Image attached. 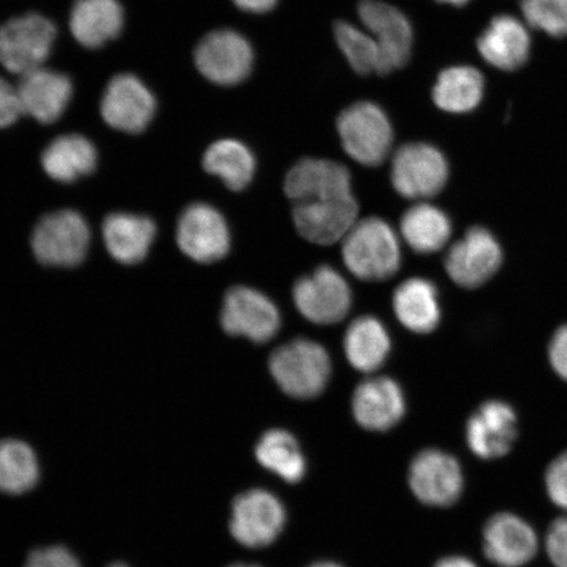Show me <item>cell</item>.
Masks as SVG:
<instances>
[{
	"label": "cell",
	"instance_id": "cell-1",
	"mask_svg": "<svg viewBox=\"0 0 567 567\" xmlns=\"http://www.w3.org/2000/svg\"><path fill=\"white\" fill-rule=\"evenodd\" d=\"M347 268L364 281H382L395 275L401 265L399 239L380 218L357 223L343 238Z\"/></svg>",
	"mask_w": 567,
	"mask_h": 567
},
{
	"label": "cell",
	"instance_id": "cell-2",
	"mask_svg": "<svg viewBox=\"0 0 567 567\" xmlns=\"http://www.w3.org/2000/svg\"><path fill=\"white\" fill-rule=\"evenodd\" d=\"M269 371L284 393L293 399L310 400L323 392L331 363L322 346L308 339H296L271 354Z\"/></svg>",
	"mask_w": 567,
	"mask_h": 567
},
{
	"label": "cell",
	"instance_id": "cell-3",
	"mask_svg": "<svg viewBox=\"0 0 567 567\" xmlns=\"http://www.w3.org/2000/svg\"><path fill=\"white\" fill-rule=\"evenodd\" d=\"M337 126L344 152L360 165L375 167L388 158L394 134L380 105L354 103L340 113Z\"/></svg>",
	"mask_w": 567,
	"mask_h": 567
},
{
	"label": "cell",
	"instance_id": "cell-4",
	"mask_svg": "<svg viewBox=\"0 0 567 567\" xmlns=\"http://www.w3.org/2000/svg\"><path fill=\"white\" fill-rule=\"evenodd\" d=\"M540 532L520 514L501 509L482 527V553L495 567H527L540 557Z\"/></svg>",
	"mask_w": 567,
	"mask_h": 567
},
{
	"label": "cell",
	"instance_id": "cell-5",
	"mask_svg": "<svg viewBox=\"0 0 567 567\" xmlns=\"http://www.w3.org/2000/svg\"><path fill=\"white\" fill-rule=\"evenodd\" d=\"M90 226L81 213L65 209L40 219L32 234V250L41 265L75 267L86 258Z\"/></svg>",
	"mask_w": 567,
	"mask_h": 567
},
{
	"label": "cell",
	"instance_id": "cell-6",
	"mask_svg": "<svg viewBox=\"0 0 567 567\" xmlns=\"http://www.w3.org/2000/svg\"><path fill=\"white\" fill-rule=\"evenodd\" d=\"M56 35L51 20L27 13L0 27V63L13 74L24 75L42 68Z\"/></svg>",
	"mask_w": 567,
	"mask_h": 567
},
{
	"label": "cell",
	"instance_id": "cell-7",
	"mask_svg": "<svg viewBox=\"0 0 567 567\" xmlns=\"http://www.w3.org/2000/svg\"><path fill=\"white\" fill-rule=\"evenodd\" d=\"M450 167L435 146L413 142L395 153L392 165L393 186L401 196L420 200L437 195L449 181Z\"/></svg>",
	"mask_w": 567,
	"mask_h": 567
},
{
	"label": "cell",
	"instance_id": "cell-8",
	"mask_svg": "<svg viewBox=\"0 0 567 567\" xmlns=\"http://www.w3.org/2000/svg\"><path fill=\"white\" fill-rule=\"evenodd\" d=\"M465 436L474 456L484 461L507 458L520 441L519 416L505 401H486L467 420Z\"/></svg>",
	"mask_w": 567,
	"mask_h": 567
},
{
	"label": "cell",
	"instance_id": "cell-9",
	"mask_svg": "<svg viewBox=\"0 0 567 567\" xmlns=\"http://www.w3.org/2000/svg\"><path fill=\"white\" fill-rule=\"evenodd\" d=\"M195 63L208 81L218 86H236L251 74L254 51L243 34L230 30L215 31L197 45Z\"/></svg>",
	"mask_w": 567,
	"mask_h": 567
},
{
	"label": "cell",
	"instance_id": "cell-10",
	"mask_svg": "<svg viewBox=\"0 0 567 567\" xmlns=\"http://www.w3.org/2000/svg\"><path fill=\"white\" fill-rule=\"evenodd\" d=\"M286 509L276 496L261 488L237 496L233 503L230 532L247 548H265L279 537Z\"/></svg>",
	"mask_w": 567,
	"mask_h": 567
},
{
	"label": "cell",
	"instance_id": "cell-11",
	"mask_svg": "<svg viewBox=\"0 0 567 567\" xmlns=\"http://www.w3.org/2000/svg\"><path fill=\"white\" fill-rule=\"evenodd\" d=\"M176 243L197 264H215L230 250V233L224 216L208 204L196 203L182 213Z\"/></svg>",
	"mask_w": 567,
	"mask_h": 567
},
{
	"label": "cell",
	"instance_id": "cell-12",
	"mask_svg": "<svg viewBox=\"0 0 567 567\" xmlns=\"http://www.w3.org/2000/svg\"><path fill=\"white\" fill-rule=\"evenodd\" d=\"M293 300L310 322L332 324L349 313L351 289L334 268L321 266L295 284Z\"/></svg>",
	"mask_w": 567,
	"mask_h": 567
},
{
	"label": "cell",
	"instance_id": "cell-13",
	"mask_svg": "<svg viewBox=\"0 0 567 567\" xmlns=\"http://www.w3.org/2000/svg\"><path fill=\"white\" fill-rule=\"evenodd\" d=\"M358 12L380 47L382 75L405 66L414 44L413 27L405 13L381 0H361Z\"/></svg>",
	"mask_w": 567,
	"mask_h": 567
},
{
	"label": "cell",
	"instance_id": "cell-14",
	"mask_svg": "<svg viewBox=\"0 0 567 567\" xmlns=\"http://www.w3.org/2000/svg\"><path fill=\"white\" fill-rule=\"evenodd\" d=\"M221 324L229 336L265 343L279 331L280 313L266 295L252 288L234 287L224 299Z\"/></svg>",
	"mask_w": 567,
	"mask_h": 567
},
{
	"label": "cell",
	"instance_id": "cell-15",
	"mask_svg": "<svg viewBox=\"0 0 567 567\" xmlns=\"http://www.w3.org/2000/svg\"><path fill=\"white\" fill-rule=\"evenodd\" d=\"M409 478L416 498L429 506H453L464 492L458 461L442 451L421 452L411 463Z\"/></svg>",
	"mask_w": 567,
	"mask_h": 567
},
{
	"label": "cell",
	"instance_id": "cell-16",
	"mask_svg": "<svg viewBox=\"0 0 567 567\" xmlns=\"http://www.w3.org/2000/svg\"><path fill=\"white\" fill-rule=\"evenodd\" d=\"M477 51L488 66L516 73L527 66L534 52L530 28L519 18L501 13L480 34Z\"/></svg>",
	"mask_w": 567,
	"mask_h": 567
},
{
	"label": "cell",
	"instance_id": "cell-17",
	"mask_svg": "<svg viewBox=\"0 0 567 567\" xmlns=\"http://www.w3.org/2000/svg\"><path fill=\"white\" fill-rule=\"evenodd\" d=\"M502 259V248L493 234L484 228H473L451 247L445 257V269L457 286L473 289L493 278Z\"/></svg>",
	"mask_w": 567,
	"mask_h": 567
},
{
	"label": "cell",
	"instance_id": "cell-18",
	"mask_svg": "<svg viewBox=\"0 0 567 567\" xmlns=\"http://www.w3.org/2000/svg\"><path fill=\"white\" fill-rule=\"evenodd\" d=\"M359 205L352 195L293 204L297 230L309 243L332 245L357 224Z\"/></svg>",
	"mask_w": 567,
	"mask_h": 567
},
{
	"label": "cell",
	"instance_id": "cell-19",
	"mask_svg": "<svg viewBox=\"0 0 567 567\" xmlns=\"http://www.w3.org/2000/svg\"><path fill=\"white\" fill-rule=\"evenodd\" d=\"M155 99L137 76L120 74L110 82L102 101L104 122L117 131H145L155 113Z\"/></svg>",
	"mask_w": 567,
	"mask_h": 567
},
{
	"label": "cell",
	"instance_id": "cell-20",
	"mask_svg": "<svg viewBox=\"0 0 567 567\" xmlns=\"http://www.w3.org/2000/svg\"><path fill=\"white\" fill-rule=\"evenodd\" d=\"M286 194L292 203L352 195L351 175L340 163L305 158L290 169Z\"/></svg>",
	"mask_w": 567,
	"mask_h": 567
},
{
	"label": "cell",
	"instance_id": "cell-21",
	"mask_svg": "<svg viewBox=\"0 0 567 567\" xmlns=\"http://www.w3.org/2000/svg\"><path fill=\"white\" fill-rule=\"evenodd\" d=\"M18 91L24 115L41 124H52L65 112L73 84L65 74L39 68L21 75Z\"/></svg>",
	"mask_w": 567,
	"mask_h": 567
},
{
	"label": "cell",
	"instance_id": "cell-22",
	"mask_svg": "<svg viewBox=\"0 0 567 567\" xmlns=\"http://www.w3.org/2000/svg\"><path fill=\"white\" fill-rule=\"evenodd\" d=\"M354 420L371 431H388L405 414V399L395 381L388 378L365 380L354 390Z\"/></svg>",
	"mask_w": 567,
	"mask_h": 567
},
{
	"label": "cell",
	"instance_id": "cell-23",
	"mask_svg": "<svg viewBox=\"0 0 567 567\" xmlns=\"http://www.w3.org/2000/svg\"><path fill=\"white\" fill-rule=\"evenodd\" d=\"M103 239L111 257L122 265H137L147 257L157 236L152 218L113 213L104 219Z\"/></svg>",
	"mask_w": 567,
	"mask_h": 567
},
{
	"label": "cell",
	"instance_id": "cell-24",
	"mask_svg": "<svg viewBox=\"0 0 567 567\" xmlns=\"http://www.w3.org/2000/svg\"><path fill=\"white\" fill-rule=\"evenodd\" d=\"M124 25V11L117 0H76L71 10L70 31L90 49L116 39Z\"/></svg>",
	"mask_w": 567,
	"mask_h": 567
},
{
	"label": "cell",
	"instance_id": "cell-25",
	"mask_svg": "<svg viewBox=\"0 0 567 567\" xmlns=\"http://www.w3.org/2000/svg\"><path fill=\"white\" fill-rule=\"evenodd\" d=\"M485 90V76L477 68L457 65L439 74L432 99L437 109L463 115L478 109L484 102Z\"/></svg>",
	"mask_w": 567,
	"mask_h": 567
},
{
	"label": "cell",
	"instance_id": "cell-26",
	"mask_svg": "<svg viewBox=\"0 0 567 567\" xmlns=\"http://www.w3.org/2000/svg\"><path fill=\"white\" fill-rule=\"evenodd\" d=\"M393 307L399 321L416 334H429L441 321L437 290L429 280L402 282L394 292Z\"/></svg>",
	"mask_w": 567,
	"mask_h": 567
},
{
	"label": "cell",
	"instance_id": "cell-27",
	"mask_svg": "<svg viewBox=\"0 0 567 567\" xmlns=\"http://www.w3.org/2000/svg\"><path fill=\"white\" fill-rule=\"evenodd\" d=\"M41 162L52 179L73 183L94 172L97 153L86 137L69 134L55 138L42 153Z\"/></svg>",
	"mask_w": 567,
	"mask_h": 567
},
{
	"label": "cell",
	"instance_id": "cell-28",
	"mask_svg": "<svg viewBox=\"0 0 567 567\" xmlns=\"http://www.w3.org/2000/svg\"><path fill=\"white\" fill-rule=\"evenodd\" d=\"M344 351L354 370L365 373L379 370L390 351L384 324L371 316L358 318L346 332Z\"/></svg>",
	"mask_w": 567,
	"mask_h": 567
},
{
	"label": "cell",
	"instance_id": "cell-29",
	"mask_svg": "<svg viewBox=\"0 0 567 567\" xmlns=\"http://www.w3.org/2000/svg\"><path fill=\"white\" fill-rule=\"evenodd\" d=\"M205 172L221 177L231 190H244L251 183L255 168L250 148L237 140H221L208 147L204 154Z\"/></svg>",
	"mask_w": 567,
	"mask_h": 567
},
{
	"label": "cell",
	"instance_id": "cell-30",
	"mask_svg": "<svg viewBox=\"0 0 567 567\" xmlns=\"http://www.w3.org/2000/svg\"><path fill=\"white\" fill-rule=\"evenodd\" d=\"M451 223L445 213L430 204H417L402 217L401 231L417 254L441 250L451 237Z\"/></svg>",
	"mask_w": 567,
	"mask_h": 567
},
{
	"label": "cell",
	"instance_id": "cell-31",
	"mask_svg": "<svg viewBox=\"0 0 567 567\" xmlns=\"http://www.w3.org/2000/svg\"><path fill=\"white\" fill-rule=\"evenodd\" d=\"M255 455L261 466L271 471L289 484L300 482L305 472H307V463L295 436L284 430H271L261 436Z\"/></svg>",
	"mask_w": 567,
	"mask_h": 567
},
{
	"label": "cell",
	"instance_id": "cell-32",
	"mask_svg": "<svg viewBox=\"0 0 567 567\" xmlns=\"http://www.w3.org/2000/svg\"><path fill=\"white\" fill-rule=\"evenodd\" d=\"M40 478L39 460L24 442H0V492L21 495L31 492Z\"/></svg>",
	"mask_w": 567,
	"mask_h": 567
},
{
	"label": "cell",
	"instance_id": "cell-33",
	"mask_svg": "<svg viewBox=\"0 0 567 567\" xmlns=\"http://www.w3.org/2000/svg\"><path fill=\"white\" fill-rule=\"evenodd\" d=\"M337 44L354 73L382 75V54L378 41L370 32L359 30L349 21H337L334 25Z\"/></svg>",
	"mask_w": 567,
	"mask_h": 567
},
{
	"label": "cell",
	"instance_id": "cell-34",
	"mask_svg": "<svg viewBox=\"0 0 567 567\" xmlns=\"http://www.w3.org/2000/svg\"><path fill=\"white\" fill-rule=\"evenodd\" d=\"M519 7L532 31L553 40L567 38V0H520Z\"/></svg>",
	"mask_w": 567,
	"mask_h": 567
},
{
	"label": "cell",
	"instance_id": "cell-35",
	"mask_svg": "<svg viewBox=\"0 0 567 567\" xmlns=\"http://www.w3.org/2000/svg\"><path fill=\"white\" fill-rule=\"evenodd\" d=\"M544 487L550 505L567 514V450L549 461L544 472Z\"/></svg>",
	"mask_w": 567,
	"mask_h": 567
},
{
	"label": "cell",
	"instance_id": "cell-36",
	"mask_svg": "<svg viewBox=\"0 0 567 567\" xmlns=\"http://www.w3.org/2000/svg\"><path fill=\"white\" fill-rule=\"evenodd\" d=\"M543 549L551 567H567V514H558L545 528Z\"/></svg>",
	"mask_w": 567,
	"mask_h": 567
},
{
	"label": "cell",
	"instance_id": "cell-37",
	"mask_svg": "<svg viewBox=\"0 0 567 567\" xmlns=\"http://www.w3.org/2000/svg\"><path fill=\"white\" fill-rule=\"evenodd\" d=\"M24 567H81V564L68 548L55 545L32 551Z\"/></svg>",
	"mask_w": 567,
	"mask_h": 567
},
{
	"label": "cell",
	"instance_id": "cell-38",
	"mask_svg": "<svg viewBox=\"0 0 567 567\" xmlns=\"http://www.w3.org/2000/svg\"><path fill=\"white\" fill-rule=\"evenodd\" d=\"M21 115H24V112L18 87L11 86L0 76V127L16 124Z\"/></svg>",
	"mask_w": 567,
	"mask_h": 567
},
{
	"label": "cell",
	"instance_id": "cell-39",
	"mask_svg": "<svg viewBox=\"0 0 567 567\" xmlns=\"http://www.w3.org/2000/svg\"><path fill=\"white\" fill-rule=\"evenodd\" d=\"M549 358L553 370L559 378L567 381V324L558 329L551 339Z\"/></svg>",
	"mask_w": 567,
	"mask_h": 567
},
{
	"label": "cell",
	"instance_id": "cell-40",
	"mask_svg": "<svg viewBox=\"0 0 567 567\" xmlns=\"http://www.w3.org/2000/svg\"><path fill=\"white\" fill-rule=\"evenodd\" d=\"M279 0H234L238 9L251 13H266L272 11Z\"/></svg>",
	"mask_w": 567,
	"mask_h": 567
},
{
	"label": "cell",
	"instance_id": "cell-41",
	"mask_svg": "<svg viewBox=\"0 0 567 567\" xmlns=\"http://www.w3.org/2000/svg\"><path fill=\"white\" fill-rule=\"evenodd\" d=\"M434 567H478V565L465 556H450L441 559Z\"/></svg>",
	"mask_w": 567,
	"mask_h": 567
},
{
	"label": "cell",
	"instance_id": "cell-42",
	"mask_svg": "<svg viewBox=\"0 0 567 567\" xmlns=\"http://www.w3.org/2000/svg\"><path fill=\"white\" fill-rule=\"evenodd\" d=\"M436 2L455 6V7H463V6L472 2V0H436Z\"/></svg>",
	"mask_w": 567,
	"mask_h": 567
},
{
	"label": "cell",
	"instance_id": "cell-43",
	"mask_svg": "<svg viewBox=\"0 0 567 567\" xmlns=\"http://www.w3.org/2000/svg\"><path fill=\"white\" fill-rule=\"evenodd\" d=\"M310 567H343L342 565L336 564V563H317L315 565H311Z\"/></svg>",
	"mask_w": 567,
	"mask_h": 567
},
{
	"label": "cell",
	"instance_id": "cell-44",
	"mask_svg": "<svg viewBox=\"0 0 567 567\" xmlns=\"http://www.w3.org/2000/svg\"><path fill=\"white\" fill-rule=\"evenodd\" d=\"M230 567H260V566H255V565H243V564H239V565H233Z\"/></svg>",
	"mask_w": 567,
	"mask_h": 567
},
{
	"label": "cell",
	"instance_id": "cell-45",
	"mask_svg": "<svg viewBox=\"0 0 567 567\" xmlns=\"http://www.w3.org/2000/svg\"><path fill=\"white\" fill-rule=\"evenodd\" d=\"M109 567H130V566H126L124 564H113V565H111Z\"/></svg>",
	"mask_w": 567,
	"mask_h": 567
}]
</instances>
